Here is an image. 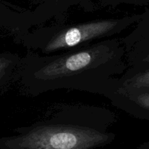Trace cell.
<instances>
[{
	"label": "cell",
	"instance_id": "cell-4",
	"mask_svg": "<svg viewBox=\"0 0 149 149\" xmlns=\"http://www.w3.org/2000/svg\"><path fill=\"white\" fill-rule=\"evenodd\" d=\"M33 27L31 10L0 0V39L13 36L15 42H17Z\"/></svg>",
	"mask_w": 149,
	"mask_h": 149
},
{
	"label": "cell",
	"instance_id": "cell-3",
	"mask_svg": "<svg viewBox=\"0 0 149 149\" xmlns=\"http://www.w3.org/2000/svg\"><path fill=\"white\" fill-rule=\"evenodd\" d=\"M142 17L143 14H138L119 18L39 26L21 36L17 43L39 54L61 53L119 34L138 23Z\"/></svg>",
	"mask_w": 149,
	"mask_h": 149
},
{
	"label": "cell",
	"instance_id": "cell-8",
	"mask_svg": "<svg viewBox=\"0 0 149 149\" xmlns=\"http://www.w3.org/2000/svg\"><path fill=\"white\" fill-rule=\"evenodd\" d=\"M149 68V53L146 55L144 58H143L139 62L137 63L136 64L132 66L131 68H129L127 69L126 72L125 73L123 76L127 77V76L134 75L138 72L144 71Z\"/></svg>",
	"mask_w": 149,
	"mask_h": 149
},
{
	"label": "cell",
	"instance_id": "cell-6",
	"mask_svg": "<svg viewBox=\"0 0 149 149\" xmlns=\"http://www.w3.org/2000/svg\"><path fill=\"white\" fill-rule=\"evenodd\" d=\"M120 88L125 91H149V68L134 75L122 76L119 78Z\"/></svg>",
	"mask_w": 149,
	"mask_h": 149
},
{
	"label": "cell",
	"instance_id": "cell-2",
	"mask_svg": "<svg viewBox=\"0 0 149 149\" xmlns=\"http://www.w3.org/2000/svg\"><path fill=\"white\" fill-rule=\"evenodd\" d=\"M117 119L108 108L56 103L39 120L0 138L1 149H95L111 144Z\"/></svg>",
	"mask_w": 149,
	"mask_h": 149
},
{
	"label": "cell",
	"instance_id": "cell-5",
	"mask_svg": "<svg viewBox=\"0 0 149 149\" xmlns=\"http://www.w3.org/2000/svg\"><path fill=\"white\" fill-rule=\"evenodd\" d=\"M93 0H36L33 9V25L39 27L47 21L55 19L62 22L71 7L79 6L86 11L93 10Z\"/></svg>",
	"mask_w": 149,
	"mask_h": 149
},
{
	"label": "cell",
	"instance_id": "cell-10",
	"mask_svg": "<svg viewBox=\"0 0 149 149\" xmlns=\"http://www.w3.org/2000/svg\"><path fill=\"white\" fill-rule=\"evenodd\" d=\"M16 71H17V69L7 70V71L0 72V90L10 81V79L13 77V75H14L15 73H16Z\"/></svg>",
	"mask_w": 149,
	"mask_h": 149
},
{
	"label": "cell",
	"instance_id": "cell-1",
	"mask_svg": "<svg viewBox=\"0 0 149 149\" xmlns=\"http://www.w3.org/2000/svg\"><path fill=\"white\" fill-rule=\"evenodd\" d=\"M127 69L121 38H109L61 53L28 51L16 71L23 93L31 96L73 90L107 97Z\"/></svg>",
	"mask_w": 149,
	"mask_h": 149
},
{
	"label": "cell",
	"instance_id": "cell-9",
	"mask_svg": "<svg viewBox=\"0 0 149 149\" xmlns=\"http://www.w3.org/2000/svg\"><path fill=\"white\" fill-rule=\"evenodd\" d=\"M102 7H117L120 4H141L148 0H97Z\"/></svg>",
	"mask_w": 149,
	"mask_h": 149
},
{
	"label": "cell",
	"instance_id": "cell-7",
	"mask_svg": "<svg viewBox=\"0 0 149 149\" xmlns=\"http://www.w3.org/2000/svg\"><path fill=\"white\" fill-rule=\"evenodd\" d=\"M21 58L17 53L0 52V72L7 70H16L20 63Z\"/></svg>",
	"mask_w": 149,
	"mask_h": 149
}]
</instances>
